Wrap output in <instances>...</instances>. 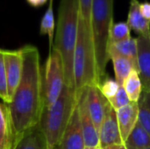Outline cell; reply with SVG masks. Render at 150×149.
Masks as SVG:
<instances>
[{
  "label": "cell",
  "instance_id": "6da1fadb",
  "mask_svg": "<svg viewBox=\"0 0 150 149\" xmlns=\"http://www.w3.org/2000/svg\"><path fill=\"white\" fill-rule=\"evenodd\" d=\"M20 49L23 57L21 80L11 103L6 105L15 145L25 132L39 126L44 109V87L39 50L32 45Z\"/></svg>",
  "mask_w": 150,
  "mask_h": 149
},
{
  "label": "cell",
  "instance_id": "7a4b0ae2",
  "mask_svg": "<svg viewBox=\"0 0 150 149\" xmlns=\"http://www.w3.org/2000/svg\"><path fill=\"white\" fill-rule=\"evenodd\" d=\"M78 18V0H61L53 47L61 54L64 68L65 85L71 88H75L74 53L77 37Z\"/></svg>",
  "mask_w": 150,
  "mask_h": 149
},
{
  "label": "cell",
  "instance_id": "3957f363",
  "mask_svg": "<svg viewBox=\"0 0 150 149\" xmlns=\"http://www.w3.org/2000/svg\"><path fill=\"white\" fill-rule=\"evenodd\" d=\"M77 104L75 88L64 85L57 101L50 107H44L39 126L42 131L47 149H53L65 133Z\"/></svg>",
  "mask_w": 150,
  "mask_h": 149
},
{
  "label": "cell",
  "instance_id": "277c9868",
  "mask_svg": "<svg viewBox=\"0 0 150 149\" xmlns=\"http://www.w3.org/2000/svg\"><path fill=\"white\" fill-rule=\"evenodd\" d=\"M74 79L76 93L84 87L98 84L91 23L80 15L74 53Z\"/></svg>",
  "mask_w": 150,
  "mask_h": 149
},
{
  "label": "cell",
  "instance_id": "5b68a950",
  "mask_svg": "<svg viewBox=\"0 0 150 149\" xmlns=\"http://www.w3.org/2000/svg\"><path fill=\"white\" fill-rule=\"evenodd\" d=\"M113 3L114 0H92L91 27L95 49L98 84L105 76V68L109 61L107 49L109 32L114 23Z\"/></svg>",
  "mask_w": 150,
  "mask_h": 149
},
{
  "label": "cell",
  "instance_id": "8992f818",
  "mask_svg": "<svg viewBox=\"0 0 150 149\" xmlns=\"http://www.w3.org/2000/svg\"><path fill=\"white\" fill-rule=\"evenodd\" d=\"M65 85L63 62L59 51L52 48L46 63L44 87V107L52 106L59 98Z\"/></svg>",
  "mask_w": 150,
  "mask_h": 149
},
{
  "label": "cell",
  "instance_id": "52a82bcc",
  "mask_svg": "<svg viewBox=\"0 0 150 149\" xmlns=\"http://www.w3.org/2000/svg\"><path fill=\"white\" fill-rule=\"evenodd\" d=\"M100 148L112 145H122L116 111L106 100L103 120L98 131Z\"/></svg>",
  "mask_w": 150,
  "mask_h": 149
},
{
  "label": "cell",
  "instance_id": "ba28073f",
  "mask_svg": "<svg viewBox=\"0 0 150 149\" xmlns=\"http://www.w3.org/2000/svg\"><path fill=\"white\" fill-rule=\"evenodd\" d=\"M77 95V107L79 112V119L81 129L84 141V145L87 148H100L99 136L97 128L91 118L87 107L86 101V87L82 89Z\"/></svg>",
  "mask_w": 150,
  "mask_h": 149
},
{
  "label": "cell",
  "instance_id": "9c48e42d",
  "mask_svg": "<svg viewBox=\"0 0 150 149\" xmlns=\"http://www.w3.org/2000/svg\"><path fill=\"white\" fill-rule=\"evenodd\" d=\"M4 57L6 70L8 96L11 103L20 83L23 72V57L21 49L4 50Z\"/></svg>",
  "mask_w": 150,
  "mask_h": 149
},
{
  "label": "cell",
  "instance_id": "30bf717a",
  "mask_svg": "<svg viewBox=\"0 0 150 149\" xmlns=\"http://www.w3.org/2000/svg\"><path fill=\"white\" fill-rule=\"evenodd\" d=\"M84 141L81 129L77 104L70 118L65 133L53 149H84Z\"/></svg>",
  "mask_w": 150,
  "mask_h": 149
},
{
  "label": "cell",
  "instance_id": "8fae6325",
  "mask_svg": "<svg viewBox=\"0 0 150 149\" xmlns=\"http://www.w3.org/2000/svg\"><path fill=\"white\" fill-rule=\"evenodd\" d=\"M138 73L142 83V90L150 92V34L137 38Z\"/></svg>",
  "mask_w": 150,
  "mask_h": 149
},
{
  "label": "cell",
  "instance_id": "7c38bea8",
  "mask_svg": "<svg viewBox=\"0 0 150 149\" xmlns=\"http://www.w3.org/2000/svg\"><path fill=\"white\" fill-rule=\"evenodd\" d=\"M106 100L107 99H105L101 94L98 85H91L86 87V101L88 111L98 132L99 131L103 120Z\"/></svg>",
  "mask_w": 150,
  "mask_h": 149
},
{
  "label": "cell",
  "instance_id": "4fadbf2b",
  "mask_svg": "<svg viewBox=\"0 0 150 149\" xmlns=\"http://www.w3.org/2000/svg\"><path fill=\"white\" fill-rule=\"evenodd\" d=\"M116 113H117V119H118L120 137L122 142L124 143L138 122V116H139L138 103L131 102L129 105L116 111Z\"/></svg>",
  "mask_w": 150,
  "mask_h": 149
},
{
  "label": "cell",
  "instance_id": "5bb4252c",
  "mask_svg": "<svg viewBox=\"0 0 150 149\" xmlns=\"http://www.w3.org/2000/svg\"><path fill=\"white\" fill-rule=\"evenodd\" d=\"M140 1L129 0V10L127 14V21L129 27L135 33L140 35H149L150 21L146 20L140 11Z\"/></svg>",
  "mask_w": 150,
  "mask_h": 149
},
{
  "label": "cell",
  "instance_id": "9a60e30c",
  "mask_svg": "<svg viewBox=\"0 0 150 149\" xmlns=\"http://www.w3.org/2000/svg\"><path fill=\"white\" fill-rule=\"evenodd\" d=\"M14 134L6 104H0V149H13Z\"/></svg>",
  "mask_w": 150,
  "mask_h": 149
},
{
  "label": "cell",
  "instance_id": "2e32d148",
  "mask_svg": "<svg viewBox=\"0 0 150 149\" xmlns=\"http://www.w3.org/2000/svg\"><path fill=\"white\" fill-rule=\"evenodd\" d=\"M108 57L111 54H117L127 58L130 60L135 66L136 70L138 71V62H137V56H138V47H137V39L136 38H130L128 40L109 44L107 49Z\"/></svg>",
  "mask_w": 150,
  "mask_h": 149
},
{
  "label": "cell",
  "instance_id": "e0dca14e",
  "mask_svg": "<svg viewBox=\"0 0 150 149\" xmlns=\"http://www.w3.org/2000/svg\"><path fill=\"white\" fill-rule=\"evenodd\" d=\"M13 149H47L46 138L40 126H37L25 132Z\"/></svg>",
  "mask_w": 150,
  "mask_h": 149
},
{
  "label": "cell",
  "instance_id": "ac0fdd59",
  "mask_svg": "<svg viewBox=\"0 0 150 149\" xmlns=\"http://www.w3.org/2000/svg\"><path fill=\"white\" fill-rule=\"evenodd\" d=\"M126 149H145L150 147V136L142 126L137 122L129 136L123 143Z\"/></svg>",
  "mask_w": 150,
  "mask_h": 149
},
{
  "label": "cell",
  "instance_id": "d6986e66",
  "mask_svg": "<svg viewBox=\"0 0 150 149\" xmlns=\"http://www.w3.org/2000/svg\"><path fill=\"white\" fill-rule=\"evenodd\" d=\"M109 60L112 61L113 65L115 81L120 84V86H122L130 72L133 69H136V68L130 60L120 55L111 54L109 55Z\"/></svg>",
  "mask_w": 150,
  "mask_h": 149
},
{
  "label": "cell",
  "instance_id": "ffe728a7",
  "mask_svg": "<svg viewBox=\"0 0 150 149\" xmlns=\"http://www.w3.org/2000/svg\"><path fill=\"white\" fill-rule=\"evenodd\" d=\"M122 86L127 92L130 102L138 103L142 92V83L136 69H133L130 72Z\"/></svg>",
  "mask_w": 150,
  "mask_h": 149
},
{
  "label": "cell",
  "instance_id": "44dd1931",
  "mask_svg": "<svg viewBox=\"0 0 150 149\" xmlns=\"http://www.w3.org/2000/svg\"><path fill=\"white\" fill-rule=\"evenodd\" d=\"M55 30V21L54 14L53 9V0H49V5L45 11L40 25V33L41 35H47L49 40V52L53 48L54 37Z\"/></svg>",
  "mask_w": 150,
  "mask_h": 149
},
{
  "label": "cell",
  "instance_id": "7402d4cb",
  "mask_svg": "<svg viewBox=\"0 0 150 149\" xmlns=\"http://www.w3.org/2000/svg\"><path fill=\"white\" fill-rule=\"evenodd\" d=\"M138 122L148 132L150 136V92L142 90L141 97L138 101Z\"/></svg>",
  "mask_w": 150,
  "mask_h": 149
},
{
  "label": "cell",
  "instance_id": "603a6c76",
  "mask_svg": "<svg viewBox=\"0 0 150 149\" xmlns=\"http://www.w3.org/2000/svg\"><path fill=\"white\" fill-rule=\"evenodd\" d=\"M130 38L131 29L127 22L120 21L112 24L109 32V44L120 42Z\"/></svg>",
  "mask_w": 150,
  "mask_h": 149
},
{
  "label": "cell",
  "instance_id": "cb8c5ba5",
  "mask_svg": "<svg viewBox=\"0 0 150 149\" xmlns=\"http://www.w3.org/2000/svg\"><path fill=\"white\" fill-rule=\"evenodd\" d=\"M101 94L107 100L112 98L120 89V84L112 78H104L98 85Z\"/></svg>",
  "mask_w": 150,
  "mask_h": 149
},
{
  "label": "cell",
  "instance_id": "d4e9b609",
  "mask_svg": "<svg viewBox=\"0 0 150 149\" xmlns=\"http://www.w3.org/2000/svg\"><path fill=\"white\" fill-rule=\"evenodd\" d=\"M0 98L4 104H9L10 99L8 96L7 90V79H6V70L4 57V49L0 48Z\"/></svg>",
  "mask_w": 150,
  "mask_h": 149
},
{
  "label": "cell",
  "instance_id": "484cf974",
  "mask_svg": "<svg viewBox=\"0 0 150 149\" xmlns=\"http://www.w3.org/2000/svg\"><path fill=\"white\" fill-rule=\"evenodd\" d=\"M107 101L109 102V104L112 105V107L115 111H118L131 103L123 86H120L118 92L116 93V95L112 98H111Z\"/></svg>",
  "mask_w": 150,
  "mask_h": 149
},
{
  "label": "cell",
  "instance_id": "4316f807",
  "mask_svg": "<svg viewBox=\"0 0 150 149\" xmlns=\"http://www.w3.org/2000/svg\"><path fill=\"white\" fill-rule=\"evenodd\" d=\"M79 15L87 22L91 23V12L92 0H78Z\"/></svg>",
  "mask_w": 150,
  "mask_h": 149
},
{
  "label": "cell",
  "instance_id": "83f0119b",
  "mask_svg": "<svg viewBox=\"0 0 150 149\" xmlns=\"http://www.w3.org/2000/svg\"><path fill=\"white\" fill-rule=\"evenodd\" d=\"M140 11L146 20L150 21V2L140 3Z\"/></svg>",
  "mask_w": 150,
  "mask_h": 149
},
{
  "label": "cell",
  "instance_id": "f1b7e54d",
  "mask_svg": "<svg viewBox=\"0 0 150 149\" xmlns=\"http://www.w3.org/2000/svg\"><path fill=\"white\" fill-rule=\"evenodd\" d=\"M25 1L30 6L34 8H40L45 5L48 0H25Z\"/></svg>",
  "mask_w": 150,
  "mask_h": 149
},
{
  "label": "cell",
  "instance_id": "f546056e",
  "mask_svg": "<svg viewBox=\"0 0 150 149\" xmlns=\"http://www.w3.org/2000/svg\"><path fill=\"white\" fill-rule=\"evenodd\" d=\"M121 145H112V146H108L105 148H102L100 149H120Z\"/></svg>",
  "mask_w": 150,
  "mask_h": 149
},
{
  "label": "cell",
  "instance_id": "4dcf8cb0",
  "mask_svg": "<svg viewBox=\"0 0 150 149\" xmlns=\"http://www.w3.org/2000/svg\"><path fill=\"white\" fill-rule=\"evenodd\" d=\"M84 149H100V148H87V147H85Z\"/></svg>",
  "mask_w": 150,
  "mask_h": 149
},
{
  "label": "cell",
  "instance_id": "1f68e13d",
  "mask_svg": "<svg viewBox=\"0 0 150 149\" xmlns=\"http://www.w3.org/2000/svg\"><path fill=\"white\" fill-rule=\"evenodd\" d=\"M120 149H126V148H125V146H124V145L122 144V145L120 146Z\"/></svg>",
  "mask_w": 150,
  "mask_h": 149
},
{
  "label": "cell",
  "instance_id": "d6a6232c",
  "mask_svg": "<svg viewBox=\"0 0 150 149\" xmlns=\"http://www.w3.org/2000/svg\"><path fill=\"white\" fill-rule=\"evenodd\" d=\"M145 149H150V147L149 148H145Z\"/></svg>",
  "mask_w": 150,
  "mask_h": 149
}]
</instances>
